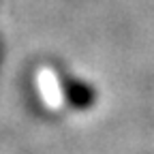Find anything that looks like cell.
I'll return each mask as SVG.
<instances>
[{"label":"cell","mask_w":154,"mask_h":154,"mask_svg":"<svg viewBox=\"0 0 154 154\" xmlns=\"http://www.w3.org/2000/svg\"><path fill=\"white\" fill-rule=\"evenodd\" d=\"M62 94L64 99L69 101L71 107L75 109H90L96 101V92L90 84L79 82L75 77H62Z\"/></svg>","instance_id":"cell-1"}]
</instances>
